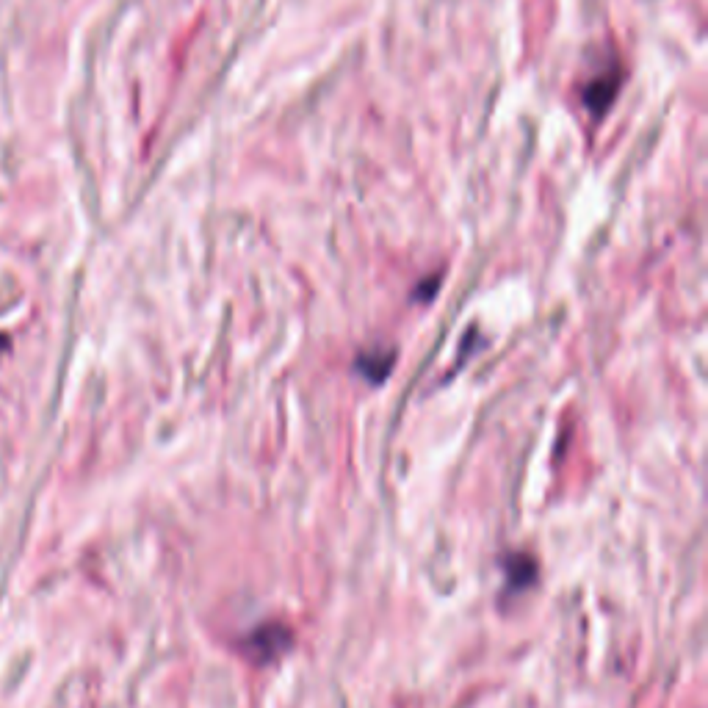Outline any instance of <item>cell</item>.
Segmentation results:
<instances>
[{
    "label": "cell",
    "instance_id": "cell-1",
    "mask_svg": "<svg viewBox=\"0 0 708 708\" xmlns=\"http://www.w3.org/2000/svg\"><path fill=\"white\" fill-rule=\"evenodd\" d=\"M288 645H291V631L285 626H260L252 637L244 642V650H247L249 659L260 661V664H266V661L277 659L280 653H285L288 650Z\"/></svg>",
    "mask_w": 708,
    "mask_h": 708
},
{
    "label": "cell",
    "instance_id": "cell-2",
    "mask_svg": "<svg viewBox=\"0 0 708 708\" xmlns=\"http://www.w3.org/2000/svg\"><path fill=\"white\" fill-rule=\"evenodd\" d=\"M504 570H507V590H526L537 576V565L529 554H509Z\"/></svg>",
    "mask_w": 708,
    "mask_h": 708
},
{
    "label": "cell",
    "instance_id": "cell-3",
    "mask_svg": "<svg viewBox=\"0 0 708 708\" xmlns=\"http://www.w3.org/2000/svg\"><path fill=\"white\" fill-rule=\"evenodd\" d=\"M393 357H396L393 352L382 354L379 349H374V352L360 354L357 363H354V368H357L368 382H382V379L390 374V368H393Z\"/></svg>",
    "mask_w": 708,
    "mask_h": 708
}]
</instances>
